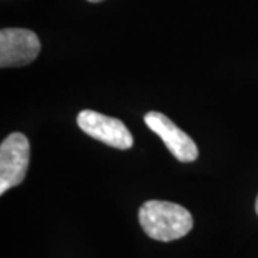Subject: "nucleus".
<instances>
[{"label":"nucleus","mask_w":258,"mask_h":258,"mask_svg":"<svg viewBox=\"0 0 258 258\" xmlns=\"http://www.w3.org/2000/svg\"><path fill=\"white\" fill-rule=\"evenodd\" d=\"M30 161L29 139L13 132L0 145V194L19 185L26 176Z\"/></svg>","instance_id":"obj_2"},{"label":"nucleus","mask_w":258,"mask_h":258,"mask_svg":"<svg viewBox=\"0 0 258 258\" xmlns=\"http://www.w3.org/2000/svg\"><path fill=\"white\" fill-rule=\"evenodd\" d=\"M78 125L85 134L101 141L109 147L129 149L134 145V138L122 120L102 115L99 112L85 109L78 115Z\"/></svg>","instance_id":"obj_4"},{"label":"nucleus","mask_w":258,"mask_h":258,"mask_svg":"<svg viewBox=\"0 0 258 258\" xmlns=\"http://www.w3.org/2000/svg\"><path fill=\"white\" fill-rule=\"evenodd\" d=\"M139 224L148 237L157 241H174L192 230L191 212L182 205L151 200L139 208Z\"/></svg>","instance_id":"obj_1"},{"label":"nucleus","mask_w":258,"mask_h":258,"mask_svg":"<svg viewBox=\"0 0 258 258\" xmlns=\"http://www.w3.org/2000/svg\"><path fill=\"white\" fill-rule=\"evenodd\" d=\"M145 123L152 132H155L169 152L181 162H192L198 158V148L192 138L176 126L172 120L161 112H148Z\"/></svg>","instance_id":"obj_5"},{"label":"nucleus","mask_w":258,"mask_h":258,"mask_svg":"<svg viewBox=\"0 0 258 258\" xmlns=\"http://www.w3.org/2000/svg\"><path fill=\"white\" fill-rule=\"evenodd\" d=\"M40 52V40L29 29L6 28L0 32V66L13 68L33 62Z\"/></svg>","instance_id":"obj_3"},{"label":"nucleus","mask_w":258,"mask_h":258,"mask_svg":"<svg viewBox=\"0 0 258 258\" xmlns=\"http://www.w3.org/2000/svg\"><path fill=\"white\" fill-rule=\"evenodd\" d=\"M255 211H257L258 214V197H257V201H255Z\"/></svg>","instance_id":"obj_6"},{"label":"nucleus","mask_w":258,"mask_h":258,"mask_svg":"<svg viewBox=\"0 0 258 258\" xmlns=\"http://www.w3.org/2000/svg\"><path fill=\"white\" fill-rule=\"evenodd\" d=\"M88 2H91V3H98V2H102V0H88Z\"/></svg>","instance_id":"obj_7"}]
</instances>
